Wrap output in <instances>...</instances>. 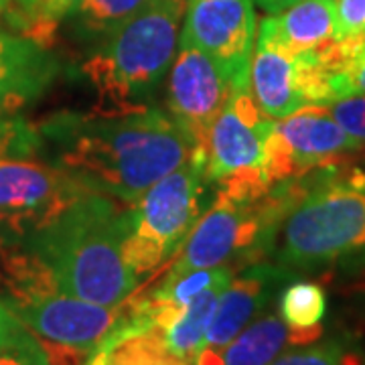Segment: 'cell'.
<instances>
[{
    "label": "cell",
    "mask_w": 365,
    "mask_h": 365,
    "mask_svg": "<svg viewBox=\"0 0 365 365\" xmlns=\"http://www.w3.org/2000/svg\"><path fill=\"white\" fill-rule=\"evenodd\" d=\"M41 153L90 193L134 203L185 165L197 143L160 108L59 112L41 122Z\"/></svg>",
    "instance_id": "6da1fadb"
},
{
    "label": "cell",
    "mask_w": 365,
    "mask_h": 365,
    "mask_svg": "<svg viewBox=\"0 0 365 365\" xmlns=\"http://www.w3.org/2000/svg\"><path fill=\"white\" fill-rule=\"evenodd\" d=\"M126 213L100 193H83L26 237L23 246L49 266L63 294L116 307L136 290L138 276L122 258Z\"/></svg>",
    "instance_id": "7a4b0ae2"
},
{
    "label": "cell",
    "mask_w": 365,
    "mask_h": 365,
    "mask_svg": "<svg viewBox=\"0 0 365 365\" xmlns=\"http://www.w3.org/2000/svg\"><path fill=\"white\" fill-rule=\"evenodd\" d=\"M272 256L294 272L365 266V173H309L302 195L276 230Z\"/></svg>",
    "instance_id": "3957f363"
},
{
    "label": "cell",
    "mask_w": 365,
    "mask_h": 365,
    "mask_svg": "<svg viewBox=\"0 0 365 365\" xmlns=\"http://www.w3.org/2000/svg\"><path fill=\"white\" fill-rule=\"evenodd\" d=\"M185 11L187 0H148L91 53L81 71L98 91L96 110L148 108L175 57Z\"/></svg>",
    "instance_id": "277c9868"
},
{
    "label": "cell",
    "mask_w": 365,
    "mask_h": 365,
    "mask_svg": "<svg viewBox=\"0 0 365 365\" xmlns=\"http://www.w3.org/2000/svg\"><path fill=\"white\" fill-rule=\"evenodd\" d=\"M205 158L195 148L191 158L155 182L140 199L124 209L126 234L122 258L132 272H155L182 248L201 217Z\"/></svg>",
    "instance_id": "5b68a950"
},
{
    "label": "cell",
    "mask_w": 365,
    "mask_h": 365,
    "mask_svg": "<svg viewBox=\"0 0 365 365\" xmlns=\"http://www.w3.org/2000/svg\"><path fill=\"white\" fill-rule=\"evenodd\" d=\"M364 153L365 144L343 130L327 106H307L287 120H272L260 170L276 187L313 170L347 167Z\"/></svg>",
    "instance_id": "8992f818"
},
{
    "label": "cell",
    "mask_w": 365,
    "mask_h": 365,
    "mask_svg": "<svg viewBox=\"0 0 365 365\" xmlns=\"http://www.w3.org/2000/svg\"><path fill=\"white\" fill-rule=\"evenodd\" d=\"M250 90L264 116L287 118L307 106L335 102L333 73L319 49L290 53L258 33L250 63Z\"/></svg>",
    "instance_id": "52a82bcc"
},
{
    "label": "cell",
    "mask_w": 365,
    "mask_h": 365,
    "mask_svg": "<svg viewBox=\"0 0 365 365\" xmlns=\"http://www.w3.org/2000/svg\"><path fill=\"white\" fill-rule=\"evenodd\" d=\"M86 191L53 165L0 158V248L19 246Z\"/></svg>",
    "instance_id": "ba28073f"
},
{
    "label": "cell",
    "mask_w": 365,
    "mask_h": 365,
    "mask_svg": "<svg viewBox=\"0 0 365 365\" xmlns=\"http://www.w3.org/2000/svg\"><path fill=\"white\" fill-rule=\"evenodd\" d=\"M272 118L264 116L250 90V76L235 79L220 116L199 146L205 158V181L220 182L244 170L262 169Z\"/></svg>",
    "instance_id": "9c48e42d"
},
{
    "label": "cell",
    "mask_w": 365,
    "mask_h": 365,
    "mask_svg": "<svg viewBox=\"0 0 365 365\" xmlns=\"http://www.w3.org/2000/svg\"><path fill=\"white\" fill-rule=\"evenodd\" d=\"M254 39V0H187L179 45L207 53L230 76H250Z\"/></svg>",
    "instance_id": "30bf717a"
},
{
    "label": "cell",
    "mask_w": 365,
    "mask_h": 365,
    "mask_svg": "<svg viewBox=\"0 0 365 365\" xmlns=\"http://www.w3.org/2000/svg\"><path fill=\"white\" fill-rule=\"evenodd\" d=\"M235 79L207 53L179 45V55L170 69L167 108L169 116L195 140L197 148L227 104Z\"/></svg>",
    "instance_id": "8fae6325"
},
{
    "label": "cell",
    "mask_w": 365,
    "mask_h": 365,
    "mask_svg": "<svg viewBox=\"0 0 365 365\" xmlns=\"http://www.w3.org/2000/svg\"><path fill=\"white\" fill-rule=\"evenodd\" d=\"M19 321L41 339L93 353L116 325L120 304L102 307L63 292L9 304Z\"/></svg>",
    "instance_id": "7c38bea8"
},
{
    "label": "cell",
    "mask_w": 365,
    "mask_h": 365,
    "mask_svg": "<svg viewBox=\"0 0 365 365\" xmlns=\"http://www.w3.org/2000/svg\"><path fill=\"white\" fill-rule=\"evenodd\" d=\"M294 278H299L297 272L280 264L258 262L246 266L244 272L232 278V282L223 288L201 349L223 351L242 329L264 313L274 294Z\"/></svg>",
    "instance_id": "4fadbf2b"
},
{
    "label": "cell",
    "mask_w": 365,
    "mask_h": 365,
    "mask_svg": "<svg viewBox=\"0 0 365 365\" xmlns=\"http://www.w3.org/2000/svg\"><path fill=\"white\" fill-rule=\"evenodd\" d=\"M61 73L59 59L29 37L0 33V116L37 102Z\"/></svg>",
    "instance_id": "5bb4252c"
},
{
    "label": "cell",
    "mask_w": 365,
    "mask_h": 365,
    "mask_svg": "<svg viewBox=\"0 0 365 365\" xmlns=\"http://www.w3.org/2000/svg\"><path fill=\"white\" fill-rule=\"evenodd\" d=\"M264 37L290 53L321 49L337 41V21L333 0H302L260 23Z\"/></svg>",
    "instance_id": "9a60e30c"
},
{
    "label": "cell",
    "mask_w": 365,
    "mask_h": 365,
    "mask_svg": "<svg viewBox=\"0 0 365 365\" xmlns=\"http://www.w3.org/2000/svg\"><path fill=\"white\" fill-rule=\"evenodd\" d=\"M323 327L292 329L280 314L264 313L242 329L223 349V365H270L287 345H309L321 339Z\"/></svg>",
    "instance_id": "2e32d148"
},
{
    "label": "cell",
    "mask_w": 365,
    "mask_h": 365,
    "mask_svg": "<svg viewBox=\"0 0 365 365\" xmlns=\"http://www.w3.org/2000/svg\"><path fill=\"white\" fill-rule=\"evenodd\" d=\"M225 287L227 284H215V287L199 292L189 304L182 307L177 321L169 329L160 331L163 341L170 353L195 364L197 353L203 347L205 333L211 325V319L215 314L217 302H220V297Z\"/></svg>",
    "instance_id": "e0dca14e"
},
{
    "label": "cell",
    "mask_w": 365,
    "mask_h": 365,
    "mask_svg": "<svg viewBox=\"0 0 365 365\" xmlns=\"http://www.w3.org/2000/svg\"><path fill=\"white\" fill-rule=\"evenodd\" d=\"M278 313L292 329H313L327 314V294L321 284L309 280H290L278 299Z\"/></svg>",
    "instance_id": "ac0fdd59"
},
{
    "label": "cell",
    "mask_w": 365,
    "mask_h": 365,
    "mask_svg": "<svg viewBox=\"0 0 365 365\" xmlns=\"http://www.w3.org/2000/svg\"><path fill=\"white\" fill-rule=\"evenodd\" d=\"M232 266H215V268H203V270H191V272L179 274V276H163L158 287L146 290L157 302H165L170 307L182 309L195 299L199 292L215 287V284H230L234 278Z\"/></svg>",
    "instance_id": "d6986e66"
},
{
    "label": "cell",
    "mask_w": 365,
    "mask_h": 365,
    "mask_svg": "<svg viewBox=\"0 0 365 365\" xmlns=\"http://www.w3.org/2000/svg\"><path fill=\"white\" fill-rule=\"evenodd\" d=\"M148 0H79L73 9L86 39H108Z\"/></svg>",
    "instance_id": "ffe728a7"
},
{
    "label": "cell",
    "mask_w": 365,
    "mask_h": 365,
    "mask_svg": "<svg viewBox=\"0 0 365 365\" xmlns=\"http://www.w3.org/2000/svg\"><path fill=\"white\" fill-rule=\"evenodd\" d=\"M108 365H195L170 353L163 341L160 331L153 329L148 333L122 341L108 353Z\"/></svg>",
    "instance_id": "44dd1931"
},
{
    "label": "cell",
    "mask_w": 365,
    "mask_h": 365,
    "mask_svg": "<svg viewBox=\"0 0 365 365\" xmlns=\"http://www.w3.org/2000/svg\"><path fill=\"white\" fill-rule=\"evenodd\" d=\"M270 365H361V357L345 341L329 339L297 345L290 351L280 353Z\"/></svg>",
    "instance_id": "7402d4cb"
},
{
    "label": "cell",
    "mask_w": 365,
    "mask_h": 365,
    "mask_svg": "<svg viewBox=\"0 0 365 365\" xmlns=\"http://www.w3.org/2000/svg\"><path fill=\"white\" fill-rule=\"evenodd\" d=\"M79 0H41L37 11L23 21V33L29 39L49 47L57 23L78 6Z\"/></svg>",
    "instance_id": "603a6c76"
},
{
    "label": "cell",
    "mask_w": 365,
    "mask_h": 365,
    "mask_svg": "<svg viewBox=\"0 0 365 365\" xmlns=\"http://www.w3.org/2000/svg\"><path fill=\"white\" fill-rule=\"evenodd\" d=\"M0 365H49L41 339L21 325L0 345Z\"/></svg>",
    "instance_id": "cb8c5ba5"
},
{
    "label": "cell",
    "mask_w": 365,
    "mask_h": 365,
    "mask_svg": "<svg viewBox=\"0 0 365 365\" xmlns=\"http://www.w3.org/2000/svg\"><path fill=\"white\" fill-rule=\"evenodd\" d=\"M327 110L339 122L343 130L365 144V93L341 98L327 104Z\"/></svg>",
    "instance_id": "d4e9b609"
},
{
    "label": "cell",
    "mask_w": 365,
    "mask_h": 365,
    "mask_svg": "<svg viewBox=\"0 0 365 365\" xmlns=\"http://www.w3.org/2000/svg\"><path fill=\"white\" fill-rule=\"evenodd\" d=\"M337 39H365V0H333Z\"/></svg>",
    "instance_id": "484cf974"
},
{
    "label": "cell",
    "mask_w": 365,
    "mask_h": 365,
    "mask_svg": "<svg viewBox=\"0 0 365 365\" xmlns=\"http://www.w3.org/2000/svg\"><path fill=\"white\" fill-rule=\"evenodd\" d=\"M333 91H335L337 100L347 98V96L365 93V39H361V43H359V47H357L347 69L339 73L337 78H333Z\"/></svg>",
    "instance_id": "4316f807"
},
{
    "label": "cell",
    "mask_w": 365,
    "mask_h": 365,
    "mask_svg": "<svg viewBox=\"0 0 365 365\" xmlns=\"http://www.w3.org/2000/svg\"><path fill=\"white\" fill-rule=\"evenodd\" d=\"M21 325H23V323H21L19 317L13 313V309L9 307V302H6V300H0V345L9 339Z\"/></svg>",
    "instance_id": "83f0119b"
},
{
    "label": "cell",
    "mask_w": 365,
    "mask_h": 365,
    "mask_svg": "<svg viewBox=\"0 0 365 365\" xmlns=\"http://www.w3.org/2000/svg\"><path fill=\"white\" fill-rule=\"evenodd\" d=\"M16 2V11H11V19H13V23L21 26L23 25V21L29 19L31 14L37 11V6H39L41 0H14Z\"/></svg>",
    "instance_id": "f1b7e54d"
},
{
    "label": "cell",
    "mask_w": 365,
    "mask_h": 365,
    "mask_svg": "<svg viewBox=\"0 0 365 365\" xmlns=\"http://www.w3.org/2000/svg\"><path fill=\"white\" fill-rule=\"evenodd\" d=\"M256 2L268 14H276L288 9V6H292V4H297V2H302V0H256Z\"/></svg>",
    "instance_id": "f546056e"
},
{
    "label": "cell",
    "mask_w": 365,
    "mask_h": 365,
    "mask_svg": "<svg viewBox=\"0 0 365 365\" xmlns=\"http://www.w3.org/2000/svg\"><path fill=\"white\" fill-rule=\"evenodd\" d=\"M9 9H11V0H0V16L9 13Z\"/></svg>",
    "instance_id": "4dcf8cb0"
}]
</instances>
